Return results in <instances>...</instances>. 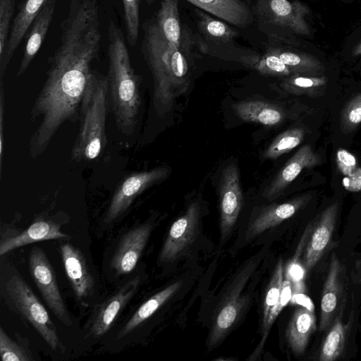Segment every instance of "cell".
Returning a JSON list of instances; mask_svg holds the SVG:
<instances>
[{"mask_svg": "<svg viewBox=\"0 0 361 361\" xmlns=\"http://www.w3.org/2000/svg\"><path fill=\"white\" fill-rule=\"evenodd\" d=\"M16 0H0V61L8 44L13 23Z\"/></svg>", "mask_w": 361, "mask_h": 361, "instance_id": "8d00e7d4", "label": "cell"}, {"mask_svg": "<svg viewBox=\"0 0 361 361\" xmlns=\"http://www.w3.org/2000/svg\"><path fill=\"white\" fill-rule=\"evenodd\" d=\"M170 173L166 167L134 172L123 178L116 187L104 216L110 223L121 216L144 191L165 179Z\"/></svg>", "mask_w": 361, "mask_h": 361, "instance_id": "ba28073f", "label": "cell"}, {"mask_svg": "<svg viewBox=\"0 0 361 361\" xmlns=\"http://www.w3.org/2000/svg\"><path fill=\"white\" fill-rule=\"evenodd\" d=\"M139 283L138 277L130 279L94 310L90 327L93 336L100 337L111 329L120 312L135 293Z\"/></svg>", "mask_w": 361, "mask_h": 361, "instance_id": "2e32d148", "label": "cell"}, {"mask_svg": "<svg viewBox=\"0 0 361 361\" xmlns=\"http://www.w3.org/2000/svg\"><path fill=\"white\" fill-rule=\"evenodd\" d=\"M180 285L179 281L172 283L145 302L119 331L117 338L120 339L127 336L150 317L180 288Z\"/></svg>", "mask_w": 361, "mask_h": 361, "instance_id": "d4e9b609", "label": "cell"}, {"mask_svg": "<svg viewBox=\"0 0 361 361\" xmlns=\"http://www.w3.org/2000/svg\"><path fill=\"white\" fill-rule=\"evenodd\" d=\"M56 0H48L32 23L17 75H23L39 50L51 23Z\"/></svg>", "mask_w": 361, "mask_h": 361, "instance_id": "ffe728a7", "label": "cell"}, {"mask_svg": "<svg viewBox=\"0 0 361 361\" xmlns=\"http://www.w3.org/2000/svg\"><path fill=\"white\" fill-rule=\"evenodd\" d=\"M353 54L355 56L361 55V42L358 44V46L354 50Z\"/></svg>", "mask_w": 361, "mask_h": 361, "instance_id": "7bdbcfd3", "label": "cell"}, {"mask_svg": "<svg viewBox=\"0 0 361 361\" xmlns=\"http://www.w3.org/2000/svg\"><path fill=\"white\" fill-rule=\"evenodd\" d=\"M305 131L301 128L288 129L279 135L265 149L263 157L274 159L291 151L303 140Z\"/></svg>", "mask_w": 361, "mask_h": 361, "instance_id": "f546056e", "label": "cell"}, {"mask_svg": "<svg viewBox=\"0 0 361 361\" xmlns=\"http://www.w3.org/2000/svg\"><path fill=\"white\" fill-rule=\"evenodd\" d=\"M321 162V157L313 151L311 145H303L288 160L276 174L266 188L263 196L269 200L276 198L303 169L314 167Z\"/></svg>", "mask_w": 361, "mask_h": 361, "instance_id": "e0dca14e", "label": "cell"}, {"mask_svg": "<svg viewBox=\"0 0 361 361\" xmlns=\"http://www.w3.org/2000/svg\"><path fill=\"white\" fill-rule=\"evenodd\" d=\"M198 24L206 37L213 41L226 42L233 39L237 32L226 23L197 11Z\"/></svg>", "mask_w": 361, "mask_h": 361, "instance_id": "1f68e13d", "label": "cell"}, {"mask_svg": "<svg viewBox=\"0 0 361 361\" xmlns=\"http://www.w3.org/2000/svg\"><path fill=\"white\" fill-rule=\"evenodd\" d=\"M311 228L312 224L307 227L293 258L287 266L286 271H284L286 279L289 280L292 284L293 296L298 294H303L305 290V276L306 270L299 259L308 239Z\"/></svg>", "mask_w": 361, "mask_h": 361, "instance_id": "f1b7e54d", "label": "cell"}, {"mask_svg": "<svg viewBox=\"0 0 361 361\" xmlns=\"http://www.w3.org/2000/svg\"><path fill=\"white\" fill-rule=\"evenodd\" d=\"M61 255L67 277L76 298L82 302L94 291V279L81 250L69 243L61 246Z\"/></svg>", "mask_w": 361, "mask_h": 361, "instance_id": "5bb4252c", "label": "cell"}, {"mask_svg": "<svg viewBox=\"0 0 361 361\" xmlns=\"http://www.w3.org/2000/svg\"><path fill=\"white\" fill-rule=\"evenodd\" d=\"M343 185L350 191L361 190V168H357L352 175L345 176L343 180Z\"/></svg>", "mask_w": 361, "mask_h": 361, "instance_id": "b9f144b4", "label": "cell"}, {"mask_svg": "<svg viewBox=\"0 0 361 361\" xmlns=\"http://www.w3.org/2000/svg\"><path fill=\"white\" fill-rule=\"evenodd\" d=\"M256 7L258 15L267 23L290 29L300 35L310 33L305 20L308 10L298 1L258 0Z\"/></svg>", "mask_w": 361, "mask_h": 361, "instance_id": "8fae6325", "label": "cell"}, {"mask_svg": "<svg viewBox=\"0 0 361 361\" xmlns=\"http://www.w3.org/2000/svg\"><path fill=\"white\" fill-rule=\"evenodd\" d=\"M292 296L293 289L290 281L288 279L283 280L279 300L275 305L271 308L266 321L262 323L263 334L258 348H262L273 323L283 309L291 300Z\"/></svg>", "mask_w": 361, "mask_h": 361, "instance_id": "d590c367", "label": "cell"}, {"mask_svg": "<svg viewBox=\"0 0 361 361\" xmlns=\"http://www.w3.org/2000/svg\"><path fill=\"white\" fill-rule=\"evenodd\" d=\"M339 209L338 202L327 207L312 228L306 243L303 266L310 270L320 260L333 238Z\"/></svg>", "mask_w": 361, "mask_h": 361, "instance_id": "7c38bea8", "label": "cell"}, {"mask_svg": "<svg viewBox=\"0 0 361 361\" xmlns=\"http://www.w3.org/2000/svg\"><path fill=\"white\" fill-rule=\"evenodd\" d=\"M276 54L281 60L295 74L316 73L323 68L322 65L311 56L282 50L278 48L269 49Z\"/></svg>", "mask_w": 361, "mask_h": 361, "instance_id": "4dcf8cb0", "label": "cell"}, {"mask_svg": "<svg viewBox=\"0 0 361 361\" xmlns=\"http://www.w3.org/2000/svg\"><path fill=\"white\" fill-rule=\"evenodd\" d=\"M108 98V78L94 71L80 106V128L71 153L73 161H92L102 154L107 143Z\"/></svg>", "mask_w": 361, "mask_h": 361, "instance_id": "277c9868", "label": "cell"}, {"mask_svg": "<svg viewBox=\"0 0 361 361\" xmlns=\"http://www.w3.org/2000/svg\"><path fill=\"white\" fill-rule=\"evenodd\" d=\"M358 267L360 269V271H361V260L358 263Z\"/></svg>", "mask_w": 361, "mask_h": 361, "instance_id": "ee69618b", "label": "cell"}, {"mask_svg": "<svg viewBox=\"0 0 361 361\" xmlns=\"http://www.w3.org/2000/svg\"><path fill=\"white\" fill-rule=\"evenodd\" d=\"M219 195L221 237L223 242L235 225L243 204L240 173L234 163L226 166L222 171Z\"/></svg>", "mask_w": 361, "mask_h": 361, "instance_id": "30bf717a", "label": "cell"}, {"mask_svg": "<svg viewBox=\"0 0 361 361\" xmlns=\"http://www.w3.org/2000/svg\"><path fill=\"white\" fill-rule=\"evenodd\" d=\"M0 354L4 361H29L30 355L0 328Z\"/></svg>", "mask_w": 361, "mask_h": 361, "instance_id": "f35d334b", "label": "cell"}, {"mask_svg": "<svg viewBox=\"0 0 361 361\" xmlns=\"http://www.w3.org/2000/svg\"><path fill=\"white\" fill-rule=\"evenodd\" d=\"M109 94L118 129L133 133L141 106L139 80L131 65L121 29L113 21L109 26Z\"/></svg>", "mask_w": 361, "mask_h": 361, "instance_id": "3957f363", "label": "cell"}, {"mask_svg": "<svg viewBox=\"0 0 361 361\" xmlns=\"http://www.w3.org/2000/svg\"><path fill=\"white\" fill-rule=\"evenodd\" d=\"M317 329L314 310L305 306L295 309L288 324L286 336L292 351L296 355L304 353L311 336Z\"/></svg>", "mask_w": 361, "mask_h": 361, "instance_id": "44dd1931", "label": "cell"}, {"mask_svg": "<svg viewBox=\"0 0 361 361\" xmlns=\"http://www.w3.org/2000/svg\"><path fill=\"white\" fill-rule=\"evenodd\" d=\"M200 216V206L193 202L173 223L159 253L161 262L173 261L191 245L197 233Z\"/></svg>", "mask_w": 361, "mask_h": 361, "instance_id": "9c48e42d", "label": "cell"}, {"mask_svg": "<svg viewBox=\"0 0 361 361\" xmlns=\"http://www.w3.org/2000/svg\"><path fill=\"white\" fill-rule=\"evenodd\" d=\"M247 271L241 276L238 288H235V292L231 293L228 298L229 300H228L224 303L217 314L209 337V346L210 348L215 346L224 338L237 319L245 300L240 297V292L243 284L247 281Z\"/></svg>", "mask_w": 361, "mask_h": 361, "instance_id": "cb8c5ba5", "label": "cell"}, {"mask_svg": "<svg viewBox=\"0 0 361 361\" xmlns=\"http://www.w3.org/2000/svg\"><path fill=\"white\" fill-rule=\"evenodd\" d=\"M338 169L345 176L352 175L357 169L355 156L345 149H338L336 155Z\"/></svg>", "mask_w": 361, "mask_h": 361, "instance_id": "ab89813d", "label": "cell"}, {"mask_svg": "<svg viewBox=\"0 0 361 361\" xmlns=\"http://www.w3.org/2000/svg\"><path fill=\"white\" fill-rule=\"evenodd\" d=\"M195 6L238 27L252 20L248 6L240 0H186Z\"/></svg>", "mask_w": 361, "mask_h": 361, "instance_id": "7402d4cb", "label": "cell"}, {"mask_svg": "<svg viewBox=\"0 0 361 361\" xmlns=\"http://www.w3.org/2000/svg\"><path fill=\"white\" fill-rule=\"evenodd\" d=\"M346 269L336 252H332L320 303L319 330L329 329L336 317L343 312L347 298Z\"/></svg>", "mask_w": 361, "mask_h": 361, "instance_id": "52a82bcc", "label": "cell"}, {"mask_svg": "<svg viewBox=\"0 0 361 361\" xmlns=\"http://www.w3.org/2000/svg\"><path fill=\"white\" fill-rule=\"evenodd\" d=\"M70 236L61 231V224L54 220L39 218L27 229H9L1 232L0 240V255L36 242L68 238Z\"/></svg>", "mask_w": 361, "mask_h": 361, "instance_id": "4fadbf2b", "label": "cell"}, {"mask_svg": "<svg viewBox=\"0 0 361 361\" xmlns=\"http://www.w3.org/2000/svg\"><path fill=\"white\" fill-rule=\"evenodd\" d=\"M156 24L164 37L177 47H182L178 0H162Z\"/></svg>", "mask_w": 361, "mask_h": 361, "instance_id": "484cf974", "label": "cell"}, {"mask_svg": "<svg viewBox=\"0 0 361 361\" xmlns=\"http://www.w3.org/2000/svg\"><path fill=\"white\" fill-rule=\"evenodd\" d=\"M235 114L245 122L276 126L284 119V113L278 106L261 100H248L232 105Z\"/></svg>", "mask_w": 361, "mask_h": 361, "instance_id": "603a6c76", "label": "cell"}, {"mask_svg": "<svg viewBox=\"0 0 361 361\" xmlns=\"http://www.w3.org/2000/svg\"><path fill=\"white\" fill-rule=\"evenodd\" d=\"M361 123V93L350 99L344 107L341 116L343 132L355 130Z\"/></svg>", "mask_w": 361, "mask_h": 361, "instance_id": "74e56055", "label": "cell"}, {"mask_svg": "<svg viewBox=\"0 0 361 361\" xmlns=\"http://www.w3.org/2000/svg\"><path fill=\"white\" fill-rule=\"evenodd\" d=\"M250 64L259 73L269 76H289L292 72L289 68L275 54L269 50L261 57L248 60Z\"/></svg>", "mask_w": 361, "mask_h": 361, "instance_id": "d6a6232c", "label": "cell"}, {"mask_svg": "<svg viewBox=\"0 0 361 361\" xmlns=\"http://www.w3.org/2000/svg\"><path fill=\"white\" fill-rule=\"evenodd\" d=\"M152 226L145 223L126 233L121 238L111 262L118 275L133 271L139 261L152 231Z\"/></svg>", "mask_w": 361, "mask_h": 361, "instance_id": "9a60e30c", "label": "cell"}, {"mask_svg": "<svg viewBox=\"0 0 361 361\" xmlns=\"http://www.w3.org/2000/svg\"><path fill=\"white\" fill-rule=\"evenodd\" d=\"M28 264L31 277L48 307L61 322L71 326L72 322L61 295L54 270L41 247L35 246L31 249Z\"/></svg>", "mask_w": 361, "mask_h": 361, "instance_id": "8992f818", "label": "cell"}, {"mask_svg": "<svg viewBox=\"0 0 361 361\" xmlns=\"http://www.w3.org/2000/svg\"><path fill=\"white\" fill-rule=\"evenodd\" d=\"M342 315L343 312L340 313L329 329L319 350V360L320 361L336 360L344 351L347 333L351 321L346 324H343Z\"/></svg>", "mask_w": 361, "mask_h": 361, "instance_id": "4316f807", "label": "cell"}, {"mask_svg": "<svg viewBox=\"0 0 361 361\" xmlns=\"http://www.w3.org/2000/svg\"><path fill=\"white\" fill-rule=\"evenodd\" d=\"M327 83L325 77L302 76L295 74L285 79L281 87L293 94L313 96L322 94Z\"/></svg>", "mask_w": 361, "mask_h": 361, "instance_id": "83f0119b", "label": "cell"}, {"mask_svg": "<svg viewBox=\"0 0 361 361\" xmlns=\"http://www.w3.org/2000/svg\"><path fill=\"white\" fill-rule=\"evenodd\" d=\"M144 52L154 80L153 103L159 116L169 111L190 84V66L183 46L168 42L156 23L145 28Z\"/></svg>", "mask_w": 361, "mask_h": 361, "instance_id": "7a4b0ae2", "label": "cell"}, {"mask_svg": "<svg viewBox=\"0 0 361 361\" xmlns=\"http://www.w3.org/2000/svg\"><path fill=\"white\" fill-rule=\"evenodd\" d=\"M4 115H5V94L4 81H0V173H2V162L4 156Z\"/></svg>", "mask_w": 361, "mask_h": 361, "instance_id": "60d3db41", "label": "cell"}, {"mask_svg": "<svg viewBox=\"0 0 361 361\" xmlns=\"http://www.w3.org/2000/svg\"><path fill=\"white\" fill-rule=\"evenodd\" d=\"M99 17L97 0H71L61 23L60 44L49 58L46 80L30 111L31 121L39 120L29 142L33 159L47 149L63 124L80 117L102 40Z\"/></svg>", "mask_w": 361, "mask_h": 361, "instance_id": "6da1fadb", "label": "cell"}, {"mask_svg": "<svg viewBox=\"0 0 361 361\" xmlns=\"http://www.w3.org/2000/svg\"><path fill=\"white\" fill-rule=\"evenodd\" d=\"M283 277V260L280 259L276 266L266 293L263 307L262 323L266 321L271 308L275 305L279 300L282 288Z\"/></svg>", "mask_w": 361, "mask_h": 361, "instance_id": "e575fe53", "label": "cell"}, {"mask_svg": "<svg viewBox=\"0 0 361 361\" xmlns=\"http://www.w3.org/2000/svg\"><path fill=\"white\" fill-rule=\"evenodd\" d=\"M5 290L18 312L32 324L49 346L54 350H63L49 313L25 281L20 275L14 274L6 283Z\"/></svg>", "mask_w": 361, "mask_h": 361, "instance_id": "5b68a950", "label": "cell"}, {"mask_svg": "<svg viewBox=\"0 0 361 361\" xmlns=\"http://www.w3.org/2000/svg\"><path fill=\"white\" fill-rule=\"evenodd\" d=\"M310 199V195H302L288 202L264 208L250 222L247 232V237H255L280 224L304 207Z\"/></svg>", "mask_w": 361, "mask_h": 361, "instance_id": "d6986e66", "label": "cell"}, {"mask_svg": "<svg viewBox=\"0 0 361 361\" xmlns=\"http://www.w3.org/2000/svg\"><path fill=\"white\" fill-rule=\"evenodd\" d=\"M126 37L132 47L137 43L140 27V0H122Z\"/></svg>", "mask_w": 361, "mask_h": 361, "instance_id": "836d02e7", "label": "cell"}, {"mask_svg": "<svg viewBox=\"0 0 361 361\" xmlns=\"http://www.w3.org/2000/svg\"><path fill=\"white\" fill-rule=\"evenodd\" d=\"M48 0H25L13 19L4 56L0 61V81H4L8 65L32 23Z\"/></svg>", "mask_w": 361, "mask_h": 361, "instance_id": "ac0fdd59", "label": "cell"}]
</instances>
